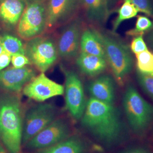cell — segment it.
<instances>
[{"label":"cell","instance_id":"14","mask_svg":"<svg viewBox=\"0 0 153 153\" xmlns=\"http://www.w3.org/2000/svg\"><path fill=\"white\" fill-rule=\"evenodd\" d=\"M118 0H81V10L88 22L103 26L108 21Z\"/></svg>","mask_w":153,"mask_h":153},{"label":"cell","instance_id":"17","mask_svg":"<svg viewBox=\"0 0 153 153\" xmlns=\"http://www.w3.org/2000/svg\"><path fill=\"white\" fill-rule=\"evenodd\" d=\"M80 52L105 59L101 33L94 28H83L81 38Z\"/></svg>","mask_w":153,"mask_h":153},{"label":"cell","instance_id":"8","mask_svg":"<svg viewBox=\"0 0 153 153\" xmlns=\"http://www.w3.org/2000/svg\"><path fill=\"white\" fill-rule=\"evenodd\" d=\"M83 30V21L79 16L61 27L60 33L56 39L60 59L69 62L76 60L80 52Z\"/></svg>","mask_w":153,"mask_h":153},{"label":"cell","instance_id":"27","mask_svg":"<svg viewBox=\"0 0 153 153\" xmlns=\"http://www.w3.org/2000/svg\"><path fill=\"white\" fill-rule=\"evenodd\" d=\"M11 64L16 68H21L31 65L30 61L25 54H15L11 55Z\"/></svg>","mask_w":153,"mask_h":153},{"label":"cell","instance_id":"29","mask_svg":"<svg viewBox=\"0 0 153 153\" xmlns=\"http://www.w3.org/2000/svg\"><path fill=\"white\" fill-rule=\"evenodd\" d=\"M120 153H152L145 148L134 146L127 148L122 150Z\"/></svg>","mask_w":153,"mask_h":153},{"label":"cell","instance_id":"22","mask_svg":"<svg viewBox=\"0 0 153 153\" xmlns=\"http://www.w3.org/2000/svg\"><path fill=\"white\" fill-rule=\"evenodd\" d=\"M137 71L145 74L153 75V52L147 49L135 55Z\"/></svg>","mask_w":153,"mask_h":153},{"label":"cell","instance_id":"16","mask_svg":"<svg viewBox=\"0 0 153 153\" xmlns=\"http://www.w3.org/2000/svg\"><path fill=\"white\" fill-rule=\"evenodd\" d=\"M23 0H2L0 2V22L9 31L16 30L25 9Z\"/></svg>","mask_w":153,"mask_h":153},{"label":"cell","instance_id":"26","mask_svg":"<svg viewBox=\"0 0 153 153\" xmlns=\"http://www.w3.org/2000/svg\"><path fill=\"white\" fill-rule=\"evenodd\" d=\"M130 49L134 55L140 53L148 49L146 43L144 40L143 35L134 37L131 40Z\"/></svg>","mask_w":153,"mask_h":153},{"label":"cell","instance_id":"15","mask_svg":"<svg viewBox=\"0 0 153 153\" xmlns=\"http://www.w3.org/2000/svg\"><path fill=\"white\" fill-rule=\"evenodd\" d=\"M88 90L91 98L105 103L114 104L115 80L108 74L98 76L89 83Z\"/></svg>","mask_w":153,"mask_h":153},{"label":"cell","instance_id":"20","mask_svg":"<svg viewBox=\"0 0 153 153\" xmlns=\"http://www.w3.org/2000/svg\"><path fill=\"white\" fill-rule=\"evenodd\" d=\"M0 42L4 51L11 55L25 54V44L18 36L9 33H3L0 35Z\"/></svg>","mask_w":153,"mask_h":153},{"label":"cell","instance_id":"1","mask_svg":"<svg viewBox=\"0 0 153 153\" xmlns=\"http://www.w3.org/2000/svg\"><path fill=\"white\" fill-rule=\"evenodd\" d=\"M80 120L82 128L107 147L118 144L125 137L124 124L114 104L90 97Z\"/></svg>","mask_w":153,"mask_h":153},{"label":"cell","instance_id":"33","mask_svg":"<svg viewBox=\"0 0 153 153\" xmlns=\"http://www.w3.org/2000/svg\"><path fill=\"white\" fill-rule=\"evenodd\" d=\"M26 2H30V1H44L46 0H23Z\"/></svg>","mask_w":153,"mask_h":153},{"label":"cell","instance_id":"10","mask_svg":"<svg viewBox=\"0 0 153 153\" xmlns=\"http://www.w3.org/2000/svg\"><path fill=\"white\" fill-rule=\"evenodd\" d=\"M47 24L46 33L62 27L78 16L81 0H46Z\"/></svg>","mask_w":153,"mask_h":153},{"label":"cell","instance_id":"12","mask_svg":"<svg viewBox=\"0 0 153 153\" xmlns=\"http://www.w3.org/2000/svg\"><path fill=\"white\" fill-rule=\"evenodd\" d=\"M63 85L51 79L45 73H40L26 84L22 90L23 94L39 103L64 95Z\"/></svg>","mask_w":153,"mask_h":153},{"label":"cell","instance_id":"30","mask_svg":"<svg viewBox=\"0 0 153 153\" xmlns=\"http://www.w3.org/2000/svg\"><path fill=\"white\" fill-rule=\"evenodd\" d=\"M146 41L148 45L153 49V28L150 30L148 33H146Z\"/></svg>","mask_w":153,"mask_h":153},{"label":"cell","instance_id":"13","mask_svg":"<svg viewBox=\"0 0 153 153\" xmlns=\"http://www.w3.org/2000/svg\"><path fill=\"white\" fill-rule=\"evenodd\" d=\"M36 69L28 66L16 68L10 67L0 71V89L3 91L18 94L37 75Z\"/></svg>","mask_w":153,"mask_h":153},{"label":"cell","instance_id":"21","mask_svg":"<svg viewBox=\"0 0 153 153\" xmlns=\"http://www.w3.org/2000/svg\"><path fill=\"white\" fill-rule=\"evenodd\" d=\"M117 16L113 22L112 31H117L121 24L126 20L131 19L137 16L138 11L137 8L128 0H124L123 4L117 10Z\"/></svg>","mask_w":153,"mask_h":153},{"label":"cell","instance_id":"24","mask_svg":"<svg viewBox=\"0 0 153 153\" xmlns=\"http://www.w3.org/2000/svg\"><path fill=\"white\" fill-rule=\"evenodd\" d=\"M136 77L143 92L153 100V75L145 74L137 71Z\"/></svg>","mask_w":153,"mask_h":153},{"label":"cell","instance_id":"34","mask_svg":"<svg viewBox=\"0 0 153 153\" xmlns=\"http://www.w3.org/2000/svg\"><path fill=\"white\" fill-rule=\"evenodd\" d=\"M1 1H2V0H0V2H1Z\"/></svg>","mask_w":153,"mask_h":153},{"label":"cell","instance_id":"32","mask_svg":"<svg viewBox=\"0 0 153 153\" xmlns=\"http://www.w3.org/2000/svg\"><path fill=\"white\" fill-rule=\"evenodd\" d=\"M4 52V49L3 48V47L0 42V55L2 54Z\"/></svg>","mask_w":153,"mask_h":153},{"label":"cell","instance_id":"23","mask_svg":"<svg viewBox=\"0 0 153 153\" xmlns=\"http://www.w3.org/2000/svg\"><path fill=\"white\" fill-rule=\"evenodd\" d=\"M153 28V22L146 16H138L135 24V27L128 31L127 35L136 37L148 33Z\"/></svg>","mask_w":153,"mask_h":153},{"label":"cell","instance_id":"9","mask_svg":"<svg viewBox=\"0 0 153 153\" xmlns=\"http://www.w3.org/2000/svg\"><path fill=\"white\" fill-rule=\"evenodd\" d=\"M65 76L64 93L65 108L76 120L81 119L87 100L85 98L82 81L76 72L61 66Z\"/></svg>","mask_w":153,"mask_h":153},{"label":"cell","instance_id":"31","mask_svg":"<svg viewBox=\"0 0 153 153\" xmlns=\"http://www.w3.org/2000/svg\"><path fill=\"white\" fill-rule=\"evenodd\" d=\"M0 153H9L0 141Z\"/></svg>","mask_w":153,"mask_h":153},{"label":"cell","instance_id":"25","mask_svg":"<svg viewBox=\"0 0 153 153\" xmlns=\"http://www.w3.org/2000/svg\"><path fill=\"white\" fill-rule=\"evenodd\" d=\"M134 6L138 12L153 18V4L152 0H128Z\"/></svg>","mask_w":153,"mask_h":153},{"label":"cell","instance_id":"2","mask_svg":"<svg viewBox=\"0 0 153 153\" xmlns=\"http://www.w3.org/2000/svg\"><path fill=\"white\" fill-rule=\"evenodd\" d=\"M18 94H0V141L9 153H20L25 117Z\"/></svg>","mask_w":153,"mask_h":153},{"label":"cell","instance_id":"28","mask_svg":"<svg viewBox=\"0 0 153 153\" xmlns=\"http://www.w3.org/2000/svg\"><path fill=\"white\" fill-rule=\"evenodd\" d=\"M11 55L5 51L0 55V71L6 69L11 62Z\"/></svg>","mask_w":153,"mask_h":153},{"label":"cell","instance_id":"18","mask_svg":"<svg viewBox=\"0 0 153 153\" xmlns=\"http://www.w3.org/2000/svg\"><path fill=\"white\" fill-rule=\"evenodd\" d=\"M76 65L83 74L90 77L102 74L107 68L105 58L80 52L76 59Z\"/></svg>","mask_w":153,"mask_h":153},{"label":"cell","instance_id":"19","mask_svg":"<svg viewBox=\"0 0 153 153\" xmlns=\"http://www.w3.org/2000/svg\"><path fill=\"white\" fill-rule=\"evenodd\" d=\"M88 149V145L83 138L77 135H71L55 145L34 153H86Z\"/></svg>","mask_w":153,"mask_h":153},{"label":"cell","instance_id":"6","mask_svg":"<svg viewBox=\"0 0 153 153\" xmlns=\"http://www.w3.org/2000/svg\"><path fill=\"white\" fill-rule=\"evenodd\" d=\"M47 15L44 1L26 2L16 26V35L25 42L46 33Z\"/></svg>","mask_w":153,"mask_h":153},{"label":"cell","instance_id":"7","mask_svg":"<svg viewBox=\"0 0 153 153\" xmlns=\"http://www.w3.org/2000/svg\"><path fill=\"white\" fill-rule=\"evenodd\" d=\"M57 111L53 104L39 103L25 114L22 146L57 119Z\"/></svg>","mask_w":153,"mask_h":153},{"label":"cell","instance_id":"3","mask_svg":"<svg viewBox=\"0 0 153 153\" xmlns=\"http://www.w3.org/2000/svg\"><path fill=\"white\" fill-rule=\"evenodd\" d=\"M123 107L131 131L138 136L144 134L153 124V105L133 85H129L123 95Z\"/></svg>","mask_w":153,"mask_h":153},{"label":"cell","instance_id":"5","mask_svg":"<svg viewBox=\"0 0 153 153\" xmlns=\"http://www.w3.org/2000/svg\"><path fill=\"white\" fill-rule=\"evenodd\" d=\"M25 55L40 73H45L60 59L56 39L47 33L25 42Z\"/></svg>","mask_w":153,"mask_h":153},{"label":"cell","instance_id":"4","mask_svg":"<svg viewBox=\"0 0 153 153\" xmlns=\"http://www.w3.org/2000/svg\"><path fill=\"white\" fill-rule=\"evenodd\" d=\"M105 59L115 81L123 85L133 66L131 52L128 45L119 39L101 33Z\"/></svg>","mask_w":153,"mask_h":153},{"label":"cell","instance_id":"11","mask_svg":"<svg viewBox=\"0 0 153 153\" xmlns=\"http://www.w3.org/2000/svg\"><path fill=\"white\" fill-rule=\"evenodd\" d=\"M71 129L67 121L57 118L29 140L23 147L30 151L49 148L71 136Z\"/></svg>","mask_w":153,"mask_h":153}]
</instances>
